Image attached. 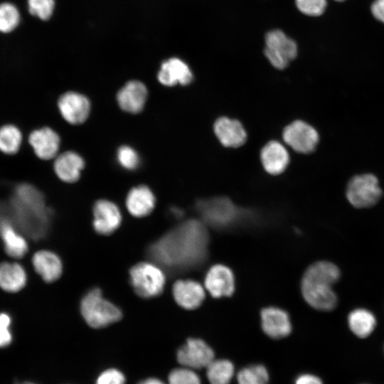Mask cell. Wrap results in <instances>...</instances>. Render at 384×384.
<instances>
[{
    "instance_id": "38",
    "label": "cell",
    "mask_w": 384,
    "mask_h": 384,
    "mask_svg": "<svg viewBox=\"0 0 384 384\" xmlns=\"http://www.w3.org/2000/svg\"><path fill=\"white\" fill-rule=\"evenodd\" d=\"M138 384H166V383L158 378H149L139 382Z\"/></svg>"
},
{
    "instance_id": "14",
    "label": "cell",
    "mask_w": 384,
    "mask_h": 384,
    "mask_svg": "<svg viewBox=\"0 0 384 384\" xmlns=\"http://www.w3.org/2000/svg\"><path fill=\"white\" fill-rule=\"evenodd\" d=\"M28 142L36 155L43 160H50L58 155L60 138L53 129L45 127L33 130Z\"/></svg>"
},
{
    "instance_id": "20",
    "label": "cell",
    "mask_w": 384,
    "mask_h": 384,
    "mask_svg": "<svg viewBox=\"0 0 384 384\" xmlns=\"http://www.w3.org/2000/svg\"><path fill=\"white\" fill-rule=\"evenodd\" d=\"M378 325L375 315L370 310L359 307L351 310L347 316V326L357 338L365 340L375 332Z\"/></svg>"
},
{
    "instance_id": "32",
    "label": "cell",
    "mask_w": 384,
    "mask_h": 384,
    "mask_svg": "<svg viewBox=\"0 0 384 384\" xmlns=\"http://www.w3.org/2000/svg\"><path fill=\"white\" fill-rule=\"evenodd\" d=\"M117 159L119 165L127 170L137 169L140 161L138 153L128 145H122L118 148Z\"/></svg>"
},
{
    "instance_id": "10",
    "label": "cell",
    "mask_w": 384,
    "mask_h": 384,
    "mask_svg": "<svg viewBox=\"0 0 384 384\" xmlns=\"http://www.w3.org/2000/svg\"><path fill=\"white\" fill-rule=\"evenodd\" d=\"M176 358L181 366L196 370L206 368L215 359V353L203 340L190 338L178 348Z\"/></svg>"
},
{
    "instance_id": "3",
    "label": "cell",
    "mask_w": 384,
    "mask_h": 384,
    "mask_svg": "<svg viewBox=\"0 0 384 384\" xmlns=\"http://www.w3.org/2000/svg\"><path fill=\"white\" fill-rule=\"evenodd\" d=\"M341 271L335 263L321 260L311 264L304 272L301 291L306 302L322 311L335 309L338 298L334 286L340 280Z\"/></svg>"
},
{
    "instance_id": "21",
    "label": "cell",
    "mask_w": 384,
    "mask_h": 384,
    "mask_svg": "<svg viewBox=\"0 0 384 384\" xmlns=\"http://www.w3.org/2000/svg\"><path fill=\"white\" fill-rule=\"evenodd\" d=\"M173 295L180 306L186 309H193L203 302L205 292L201 284L196 281L178 280L173 286Z\"/></svg>"
},
{
    "instance_id": "19",
    "label": "cell",
    "mask_w": 384,
    "mask_h": 384,
    "mask_svg": "<svg viewBox=\"0 0 384 384\" xmlns=\"http://www.w3.org/2000/svg\"><path fill=\"white\" fill-rule=\"evenodd\" d=\"M156 206V197L146 185L133 187L127 193L126 206L134 217L142 218L149 215Z\"/></svg>"
},
{
    "instance_id": "35",
    "label": "cell",
    "mask_w": 384,
    "mask_h": 384,
    "mask_svg": "<svg viewBox=\"0 0 384 384\" xmlns=\"http://www.w3.org/2000/svg\"><path fill=\"white\" fill-rule=\"evenodd\" d=\"M11 318L5 313L0 314V347H6L12 341L10 331Z\"/></svg>"
},
{
    "instance_id": "16",
    "label": "cell",
    "mask_w": 384,
    "mask_h": 384,
    "mask_svg": "<svg viewBox=\"0 0 384 384\" xmlns=\"http://www.w3.org/2000/svg\"><path fill=\"white\" fill-rule=\"evenodd\" d=\"M205 287L213 297L230 296L235 289L234 275L228 267L215 265L206 275Z\"/></svg>"
},
{
    "instance_id": "37",
    "label": "cell",
    "mask_w": 384,
    "mask_h": 384,
    "mask_svg": "<svg viewBox=\"0 0 384 384\" xmlns=\"http://www.w3.org/2000/svg\"><path fill=\"white\" fill-rule=\"evenodd\" d=\"M370 11L376 21L384 24V0H373Z\"/></svg>"
},
{
    "instance_id": "9",
    "label": "cell",
    "mask_w": 384,
    "mask_h": 384,
    "mask_svg": "<svg viewBox=\"0 0 384 384\" xmlns=\"http://www.w3.org/2000/svg\"><path fill=\"white\" fill-rule=\"evenodd\" d=\"M283 139L294 151L309 154L315 150L319 135L316 129L302 120H295L283 130Z\"/></svg>"
},
{
    "instance_id": "7",
    "label": "cell",
    "mask_w": 384,
    "mask_h": 384,
    "mask_svg": "<svg viewBox=\"0 0 384 384\" xmlns=\"http://www.w3.org/2000/svg\"><path fill=\"white\" fill-rule=\"evenodd\" d=\"M383 196L378 178L373 174H361L348 181L346 196L349 203L356 208H368L376 205Z\"/></svg>"
},
{
    "instance_id": "39",
    "label": "cell",
    "mask_w": 384,
    "mask_h": 384,
    "mask_svg": "<svg viewBox=\"0 0 384 384\" xmlns=\"http://www.w3.org/2000/svg\"><path fill=\"white\" fill-rule=\"evenodd\" d=\"M356 384H373V383L367 382V381H362V382L357 383Z\"/></svg>"
},
{
    "instance_id": "23",
    "label": "cell",
    "mask_w": 384,
    "mask_h": 384,
    "mask_svg": "<svg viewBox=\"0 0 384 384\" xmlns=\"http://www.w3.org/2000/svg\"><path fill=\"white\" fill-rule=\"evenodd\" d=\"M53 165L55 173L61 181L74 183L80 178L85 164L78 153L68 151L57 155Z\"/></svg>"
},
{
    "instance_id": "4",
    "label": "cell",
    "mask_w": 384,
    "mask_h": 384,
    "mask_svg": "<svg viewBox=\"0 0 384 384\" xmlns=\"http://www.w3.org/2000/svg\"><path fill=\"white\" fill-rule=\"evenodd\" d=\"M80 312L86 323L95 329L110 325L122 319V311L103 297L99 288L87 292L80 302Z\"/></svg>"
},
{
    "instance_id": "5",
    "label": "cell",
    "mask_w": 384,
    "mask_h": 384,
    "mask_svg": "<svg viewBox=\"0 0 384 384\" xmlns=\"http://www.w3.org/2000/svg\"><path fill=\"white\" fill-rule=\"evenodd\" d=\"M196 208L206 225L218 229L230 228L242 216V211L226 197L199 201Z\"/></svg>"
},
{
    "instance_id": "6",
    "label": "cell",
    "mask_w": 384,
    "mask_h": 384,
    "mask_svg": "<svg viewBox=\"0 0 384 384\" xmlns=\"http://www.w3.org/2000/svg\"><path fill=\"white\" fill-rule=\"evenodd\" d=\"M129 281L135 293L144 299L161 294L166 277L161 267L152 262H142L129 270Z\"/></svg>"
},
{
    "instance_id": "12",
    "label": "cell",
    "mask_w": 384,
    "mask_h": 384,
    "mask_svg": "<svg viewBox=\"0 0 384 384\" xmlns=\"http://www.w3.org/2000/svg\"><path fill=\"white\" fill-rule=\"evenodd\" d=\"M93 227L95 230L104 235L113 233L121 225L122 214L113 202L100 199L93 207Z\"/></svg>"
},
{
    "instance_id": "40",
    "label": "cell",
    "mask_w": 384,
    "mask_h": 384,
    "mask_svg": "<svg viewBox=\"0 0 384 384\" xmlns=\"http://www.w3.org/2000/svg\"><path fill=\"white\" fill-rule=\"evenodd\" d=\"M16 384H35V383H31V382H23L22 383H16Z\"/></svg>"
},
{
    "instance_id": "36",
    "label": "cell",
    "mask_w": 384,
    "mask_h": 384,
    "mask_svg": "<svg viewBox=\"0 0 384 384\" xmlns=\"http://www.w3.org/2000/svg\"><path fill=\"white\" fill-rule=\"evenodd\" d=\"M294 384H326L323 378L319 375L304 372L299 374L294 382Z\"/></svg>"
},
{
    "instance_id": "17",
    "label": "cell",
    "mask_w": 384,
    "mask_h": 384,
    "mask_svg": "<svg viewBox=\"0 0 384 384\" xmlns=\"http://www.w3.org/2000/svg\"><path fill=\"white\" fill-rule=\"evenodd\" d=\"M261 326L265 334L274 339L287 336L292 331L288 314L277 307H267L261 311Z\"/></svg>"
},
{
    "instance_id": "30",
    "label": "cell",
    "mask_w": 384,
    "mask_h": 384,
    "mask_svg": "<svg viewBox=\"0 0 384 384\" xmlns=\"http://www.w3.org/2000/svg\"><path fill=\"white\" fill-rule=\"evenodd\" d=\"M168 382L169 384H201V379L196 370L181 366L170 372Z\"/></svg>"
},
{
    "instance_id": "15",
    "label": "cell",
    "mask_w": 384,
    "mask_h": 384,
    "mask_svg": "<svg viewBox=\"0 0 384 384\" xmlns=\"http://www.w3.org/2000/svg\"><path fill=\"white\" fill-rule=\"evenodd\" d=\"M193 73L188 65L176 57L164 60L157 74L159 82L165 86L171 87L178 84L186 85L193 80Z\"/></svg>"
},
{
    "instance_id": "18",
    "label": "cell",
    "mask_w": 384,
    "mask_h": 384,
    "mask_svg": "<svg viewBox=\"0 0 384 384\" xmlns=\"http://www.w3.org/2000/svg\"><path fill=\"white\" fill-rule=\"evenodd\" d=\"M213 129L220 142L226 147L237 148L246 142V131L237 119L220 117L215 122Z\"/></svg>"
},
{
    "instance_id": "41",
    "label": "cell",
    "mask_w": 384,
    "mask_h": 384,
    "mask_svg": "<svg viewBox=\"0 0 384 384\" xmlns=\"http://www.w3.org/2000/svg\"><path fill=\"white\" fill-rule=\"evenodd\" d=\"M335 1H337V2H343L346 0H334Z\"/></svg>"
},
{
    "instance_id": "24",
    "label": "cell",
    "mask_w": 384,
    "mask_h": 384,
    "mask_svg": "<svg viewBox=\"0 0 384 384\" xmlns=\"http://www.w3.org/2000/svg\"><path fill=\"white\" fill-rule=\"evenodd\" d=\"M35 270L46 282L57 280L63 272V265L59 257L48 250H41L33 255L32 259Z\"/></svg>"
},
{
    "instance_id": "26",
    "label": "cell",
    "mask_w": 384,
    "mask_h": 384,
    "mask_svg": "<svg viewBox=\"0 0 384 384\" xmlns=\"http://www.w3.org/2000/svg\"><path fill=\"white\" fill-rule=\"evenodd\" d=\"M235 374L233 363L228 359H214L206 368L209 384H230Z\"/></svg>"
},
{
    "instance_id": "22",
    "label": "cell",
    "mask_w": 384,
    "mask_h": 384,
    "mask_svg": "<svg viewBox=\"0 0 384 384\" xmlns=\"http://www.w3.org/2000/svg\"><path fill=\"white\" fill-rule=\"evenodd\" d=\"M260 159L267 173L278 175L287 169L289 156L287 149L281 143L277 141H270L262 149Z\"/></svg>"
},
{
    "instance_id": "29",
    "label": "cell",
    "mask_w": 384,
    "mask_h": 384,
    "mask_svg": "<svg viewBox=\"0 0 384 384\" xmlns=\"http://www.w3.org/2000/svg\"><path fill=\"white\" fill-rule=\"evenodd\" d=\"M21 16L17 7L9 2L0 4V32L10 33L19 24Z\"/></svg>"
},
{
    "instance_id": "11",
    "label": "cell",
    "mask_w": 384,
    "mask_h": 384,
    "mask_svg": "<svg viewBox=\"0 0 384 384\" xmlns=\"http://www.w3.org/2000/svg\"><path fill=\"white\" fill-rule=\"evenodd\" d=\"M58 107L63 119L71 124L85 122L91 110L88 98L74 91H68L60 95L58 100Z\"/></svg>"
},
{
    "instance_id": "13",
    "label": "cell",
    "mask_w": 384,
    "mask_h": 384,
    "mask_svg": "<svg viewBox=\"0 0 384 384\" xmlns=\"http://www.w3.org/2000/svg\"><path fill=\"white\" fill-rule=\"evenodd\" d=\"M148 90L139 80L127 82L117 92V102L119 107L130 114L141 112L146 104Z\"/></svg>"
},
{
    "instance_id": "42",
    "label": "cell",
    "mask_w": 384,
    "mask_h": 384,
    "mask_svg": "<svg viewBox=\"0 0 384 384\" xmlns=\"http://www.w3.org/2000/svg\"><path fill=\"white\" fill-rule=\"evenodd\" d=\"M383 356H384V346H383Z\"/></svg>"
},
{
    "instance_id": "28",
    "label": "cell",
    "mask_w": 384,
    "mask_h": 384,
    "mask_svg": "<svg viewBox=\"0 0 384 384\" xmlns=\"http://www.w3.org/2000/svg\"><path fill=\"white\" fill-rule=\"evenodd\" d=\"M21 142V132L16 126L6 124L0 127V151L14 154L19 150Z\"/></svg>"
},
{
    "instance_id": "34",
    "label": "cell",
    "mask_w": 384,
    "mask_h": 384,
    "mask_svg": "<svg viewBox=\"0 0 384 384\" xmlns=\"http://www.w3.org/2000/svg\"><path fill=\"white\" fill-rule=\"evenodd\" d=\"M125 377L117 369L110 368L104 370L97 377L95 384H124Z\"/></svg>"
},
{
    "instance_id": "2",
    "label": "cell",
    "mask_w": 384,
    "mask_h": 384,
    "mask_svg": "<svg viewBox=\"0 0 384 384\" xmlns=\"http://www.w3.org/2000/svg\"><path fill=\"white\" fill-rule=\"evenodd\" d=\"M8 203L15 226L21 234L33 240L46 237L53 215L39 189L29 183H20Z\"/></svg>"
},
{
    "instance_id": "33",
    "label": "cell",
    "mask_w": 384,
    "mask_h": 384,
    "mask_svg": "<svg viewBox=\"0 0 384 384\" xmlns=\"http://www.w3.org/2000/svg\"><path fill=\"white\" fill-rule=\"evenodd\" d=\"M297 9L304 15L316 17L321 16L327 8V0H295Z\"/></svg>"
},
{
    "instance_id": "31",
    "label": "cell",
    "mask_w": 384,
    "mask_h": 384,
    "mask_svg": "<svg viewBox=\"0 0 384 384\" xmlns=\"http://www.w3.org/2000/svg\"><path fill=\"white\" fill-rule=\"evenodd\" d=\"M29 13L38 18L48 20L55 9V0H27Z\"/></svg>"
},
{
    "instance_id": "27",
    "label": "cell",
    "mask_w": 384,
    "mask_h": 384,
    "mask_svg": "<svg viewBox=\"0 0 384 384\" xmlns=\"http://www.w3.org/2000/svg\"><path fill=\"white\" fill-rule=\"evenodd\" d=\"M237 384H269L270 374L262 364L243 367L236 374Z\"/></svg>"
},
{
    "instance_id": "1",
    "label": "cell",
    "mask_w": 384,
    "mask_h": 384,
    "mask_svg": "<svg viewBox=\"0 0 384 384\" xmlns=\"http://www.w3.org/2000/svg\"><path fill=\"white\" fill-rule=\"evenodd\" d=\"M209 237L201 221L188 220L149 245L147 257L171 273L200 267L208 256Z\"/></svg>"
},
{
    "instance_id": "8",
    "label": "cell",
    "mask_w": 384,
    "mask_h": 384,
    "mask_svg": "<svg viewBox=\"0 0 384 384\" xmlns=\"http://www.w3.org/2000/svg\"><path fill=\"white\" fill-rule=\"evenodd\" d=\"M264 53L273 67L282 70L297 57L298 48L293 39L276 29L266 34Z\"/></svg>"
},
{
    "instance_id": "25",
    "label": "cell",
    "mask_w": 384,
    "mask_h": 384,
    "mask_svg": "<svg viewBox=\"0 0 384 384\" xmlns=\"http://www.w3.org/2000/svg\"><path fill=\"white\" fill-rule=\"evenodd\" d=\"M26 282V272L19 264H0V287L2 289L10 292H18L25 286Z\"/></svg>"
}]
</instances>
